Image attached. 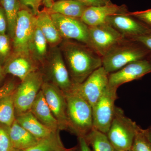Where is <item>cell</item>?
Returning <instances> with one entry per match:
<instances>
[{
	"label": "cell",
	"instance_id": "obj_1",
	"mask_svg": "<svg viewBox=\"0 0 151 151\" xmlns=\"http://www.w3.org/2000/svg\"><path fill=\"white\" fill-rule=\"evenodd\" d=\"M61 43L60 49L74 84L82 83L94 71L102 67V57L91 47L68 40Z\"/></svg>",
	"mask_w": 151,
	"mask_h": 151
},
{
	"label": "cell",
	"instance_id": "obj_2",
	"mask_svg": "<svg viewBox=\"0 0 151 151\" xmlns=\"http://www.w3.org/2000/svg\"><path fill=\"white\" fill-rule=\"evenodd\" d=\"M64 94L67 106L68 130L78 137H84L93 128L92 106L74 86L71 91Z\"/></svg>",
	"mask_w": 151,
	"mask_h": 151
},
{
	"label": "cell",
	"instance_id": "obj_3",
	"mask_svg": "<svg viewBox=\"0 0 151 151\" xmlns=\"http://www.w3.org/2000/svg\"><path fill=\"white\" fill-rule=\"evenodd\" d=\"M151 53L140 44L126 39L102 57V66L110 74L131 63L147 58Z\"/></svg>",
	"mask_w": 151,
	"mask_h": 151
},
{
	"label": "cell",
	"instance_id": "obj_4",
	"mask_svg": "<svg viewBox=\"0 0 151 151\" xmlns=\"http://www.w3.org/2000/svg\"><path fill=\"white\" fill-rule=\"evenodd\" d=\"M139 128L136 122L126 116L122 108L116 106L113 121L106 134L115 150L131 151Z\"/></svg>",
	"mask_w": 151,
	"mask_h": 151
},
{
	"label": "cell",
	"instance_id": "obj_5",
	"mask_svg": "<svg viewBox=\"0 0 151 151\" xmlns=\"http://www.w3.org/2000/svg\"><path fill=\"white\" fill-rule=\"evenodd\" d=\"M43 73L38 70L27 76L14 92V105L17 116L30 111L44 81Z\"/></svg>",
	"mask_w": 151,
	"mask_h": 151
},
{
	"label": "cell",
	"instance_id": "obj_6",
	"mask_svg": "<svg viewBox=\"0 0 151 151\" xmlns=\"http://www.w3.org/2000/svg\"><path fill=\"white\" fill-rule=\"evenodd\" d=\"M43 65L45 66L49 82L58 87L63 93L73 89L74 83L64 61L60 50L58 46L51 47Z\"/></svg>",
	"mask_w": 151,
	"mask_h": 151
},
{
	"label": "cell",
	"instance_id": "obj_7",
	"mask_svg": "<svg viewBox=\"0 0 151 151\" xmlns=\"http://www.w3.org/2000/svg\"><path fill=\"white\" fill-rule=\"evenodd\" d=\"M36 26V16L27 9H20L12 40L13 53L30 55V45Z\"/></svg>",
	"mask_w": 151,
	"mask_h": 151
},
{
	"label": "cell",
	"instance_id": "obj_8",
	"mask_svg": "<svg viewBox=\"0 0 151 151\" xmlns=\"http://www.w3.org/2000/svg\"><path fill=\"white\" fill-rule=\"evenodd\" d=\"M117 88L108 86L92 107L93 128L107 134L115 113Z\"/></svg>",
	"mask_w": 151,
	"mask_h": 151
},
{
	"label": "cell",
	"instance_id": "obj_9",
	"mask_svg": "<svg viewBox=\"0 0 151 151\" xmlns=\"http://www.w3.org/2000/svg\"><path fill=\"white\" fill-rule=\"evenodd\" d=\"M50 14L57 29L63 39L75 40L92 48L89 27L80 19L59 14Z\"/></svg>",
	"mask_w": 151,
	"mask_h": 151
},
{
	"label": "cell",
	"instance_id": "obj_10",
	"mask_svg": "<svg viewBox=\"0 0 151 151\" xmlns=\"http://www.w3.org/2000/svg\"><path fill=\"white\" fill-rule=\"evenodd\" d=\"M89 31L92 48L102 57L127 39L107 23L89 27Z\"/></svg>",
	"mask_w": 151,
	"mask_h": 151
},
{
	"label": "cell",
	"instance_id": "obj_11",
	"mask_svg": "<svg viewBox=\"0 0 151 151\" xmlns=\"http://www.w3.org/2000/svg\"><path fill=\"white\" fill-rule=\"evenodd\" d=\"M109 75L102 66L94 71L82 83L74 84V88L92 108L109 86Z\"/></svg>",
	"mask_w": 151,
	"mask_h": 151
},
{
	"label": "cell",
	"instance_id": "obj_12",
	"mask_svg": "<svg viewBox=\"0 0 151 151\" xmlns=\"http://www.w3.org/2000/svg\"><path fill=\"white\" fill-rule=\"evenodd\" d=\"M41 89L52 113L58 122L60 130H68L67 106L64 93L58 87L47 81H44Z\"/></svg>",
	"mask_w": 151,
	"mask_h": 151
},
{
	"label": "cell",
	"instance_id": "obj_13",
	"mask_svg": "<svg viewBox=\"0 0 151 151\" xmlns=\"http://www.w3.org/2000/svg\"><path fill=\"white\" fill-rule=\"evenodd\" d=\"M106 23L128 40L144 35L151 31L150 27L131 15L128 12L110 16L106 20Z\"/></svg>",
	"mask_w": 151,
	"mask_h": 151
},
{
	"label": "cell",
	"instance_id": "obj_14",
	"mask_svg": "<svg viewBox=\"0 0 151 151\" xmlns=\"http://www.w3.org/2000/svg\"><path fill=\"white\" fill-rule=\"evenodd\" d=\"M151 73V63L147 58L131 63L109 75V85L118 89L122 84L140 79Z\"/></svg>",
	"mask_w": 151,
	"mask_h": 151
},
{
	"label": "cell",
	"instance_id": "obj_15",
	"mask_svg": "<svg viewBox=\"0 0 151 151\" xmlns=\"http://www.w3.org/2000/svg\"><path fill=\"white\" fill-rule=\"evenodd\" d=\"M38 63L30 55L12 53L3 66L5 74H10L23 81L31 73L38 70Z\"/></svg>",
	"mask_w": 151,
	"mask_h": 151
},
{
	"label": "cell",
	"instance_id": "obj_16",
	"mask_svg": "<svg viewBox=\"0 0 151 151\" xmlns=\"http://www.w3.org/2000/svg\"><path fill=\"white\" fill-rule=\"evenodd\" d=\"M127 12L125 6H118L112 3L103 6H89L84 11L80 19L88 27L95 26L105 23L110 16Z\"/></svg>",
	"mask_w": 151,
	"mask_h": 151
},
{
	"label": "cell",
	"instance_id": "obj_17",
	"mask_svg": "<svg viewBox=\"0 0 151 151\" xmlns=\"http://www.w3.org/2000/svg\"><path fill=\"white\" fill-rule=\"evenodd\" d=\"M30 111L41 123L52 132L60 131L58 122L52 113L41 89L38 93Z\"/></svg>",
	"mask_w": 151,
	"mask_h": 151
},
{
	"label": "cell",
	"instance_id": "obj_18",
	"mask_svg": "<svg viewBox=\"0 0 151 151\" xmlns=\"http://www.w3.org/2000/svg\"><path fill=\"white\" fill-rule=\"evenodd\" d=\"M14 148L24 150L36 145L39 141L22 127L15 120L10 127L6 126Z\"/></svg>",
	"mask_w": 151,
	"mask_h": 151
},
{
	"label": "cell",
	"instance_id": "obj_19",
	"mask_svg": "<svg viewBox=\"0 0 151 151\" xmlns=\"http://www.w3.org/2000/svg\"><path fill=\"white\" fill-rule=\"evenodd\" d=\"M36 19L37 24L51 47L57 46L62 42L63 39L57 29L48 11L40 12Z\"/></svg>",
	"mask_w": 151,
	"mask_h": 151
},
{
	"label": "cell",
	"instance_id": "obj_20",
	"mask_svg": "<svg viewBox=\"0 0 151 151\" xmlns=\"http://www.w3.org/2000/svg\"><path fill=\"white\" fill-rule=\"evenodd\" d=\"M16 120L22 127L39 140L48 137L53 132L41 123L30 111L17 115Z\"/></svg>",
	"mask_w": 151,
	"mask_h": 151
},
{
	"label": "cell",
	"instance_id": "obj_21",
	"mask_svg": "<svg viewBox=\"0 0 151 151\" xmlns=\"http://www.w3.org/2000/svg\"><path fill=\"white\" fill-rule=\"evenodd\" d=\"M89 6L77 0H58L53 3L48 12L65 16L80 19L84 11Z\"/></svg>",
	"mask_w": 151,
	"mask_h": 151
},
{
	"label": "cell",
	"instance_id": "obj_22",
	"mask_svg": "<svg viewBox=\"0 0 151 151\" xmlns=\"http://www.w3.org/2000/svg\"><path fill=\"white\" fill-rule=\"evenodd\" d=\"M48 44L46 39L37 24L30 45L29 52L31 57L38 64L43 65L48 55Z\"/></svg>",
	"mask_w": 151,
	"mask_h": 151
},
{
	"label": "cell",
	"instance_id": "obj_23",
	"mask_svg": "<svg viewBox=\"0 0 151 151\" xmlns=\"http://www.w3.org/2000/svg\"><path fill=\"white\" fill-rule=\"evenodd\" d=\"M92 151H114L107 134L93 128L84 137Z\"/></svg>",
	"mask_w": 151,
	"mask_h": 151
},
{
	"label": "cell",
	"instance_id": "obj_24",
	"mask_svg": "<svg viewBox=\"0 0 151 151\" xmlns=\"http://www.w3.org/2000/svg\"><path fill=\"white\" fill-rule=\"evenodd\" d=\"M0 4L4 9L7 20L8 34L12 40L18 13L20 10V3L19 0H1Z\"/></svg>",
	"mask_w": 151,
	"mask_h": 151
},
{
	"label": "cell",
	"instance_id": "obj_25",
	"mask_svg": "<svg viewBox=\"0 0 151 151\" xmlns=\"http://www.w3.org/2000/svg\"><path fill=\"white\" fill-rule=\"evenodd\" d=\"M65 148L58 131L41 139L35 145L22 151H62Z\"/></svg>",
	"mask_w": 151,
	"mask_h": 151
},
{
	"label": "cell",
	"instance_id": "obj_26",
	"mask_svg": "<svg viewBox=\"0 0 151 151\" xmlns=\"http://www.w3.org/2000/svg\"><path fill=\"white\" fill-rule=\"evenodd\" d=\"M14 92L0 100V123L6 127L11 126L16 120Z\"/></svg>",
	"mask_w": 151,
	"mask_h": 151
},
{
	"label": "cell",
	"instance_id": "obj_27",
	"mask_svg": "<svg viewBox=\"0 0 151 151\" xmlns=\"http://www.w3.org/2000/svg\"><path fill=\"white\" fill-rule=\"evenodd\" d=\"M12 53V40L7 34H0V64H5Z\"/></svg>",
	"mask_w": 151,
	"mask_h": 151
},
{
	"label": "cell",
	"instance_id": "obj_28",
	"mask_svg": "<svg viewBox=\"0 0 151 151\" xmlns=\"http://www.w3.org/2000/svg\"><path fill=\"white\" fill-rule=\"evenodd\" d=\"M131 151H151V144L146 137L144 129L140 127L132 145Z\"/></svg>",
	"mask_w": 151,
	"mask_h": 151
},
{
	"label": "cell",
	"instance_id": "obj_29",
	"mask_svg": "<svg viewBox=\"0 0 151 151\" xmlns=\"http://www.w3.org/2000/svg\"><path fill=\"white\" fill-rule=\"evenodd\" d=\"M13 148L6 128L0 126V151H11Z\"/></svg>",
	"mask_w": 151,
	"mask_h": 151
},
{
	"label": "cell",
	"instance_id": "obj_30",
	"mask_svg": "<svg viewBox=\"0 0 151 151\" xmlns=\"http://www.w3.org/2000/svg\"><path fill=\"white\" fill-rule=\"evenodd\" d=\"M129 14L151 28V9Z\"/></svg>",
	"mask_w": 151,
	"mask_h": 151
},
{
	"label": "cell",
	"instance_id": "obj_31",
	"mask_svg": "<svg viewBox=\"0 0 151 151\" xmlns=\"http://www.w3.org/2000/svg\"><path fill=\"white\" fill-rule=\"evenodd\" d=\"M21 5L27 8L35 15L40 12L39 7L41 0H19Z\"/></svg>",
	"mask_w": 151,
	"mask_h": 151
},
{
	"label": "cell",
	"instance_id": "obj_32",
	"mask_svg": "<svg viewBox=\"0 0 151 151\" xmlns=\"http://www.w3.org/2000/svg\"><path fill=\"white\" fill-rule=\"evenodd\" d=\"M137 42L151 52V31L144 35L129 40Z\"/></svg>",
	"mask_w": 151,
	"mask_h": 151
},
{
	"label": "cell",
	"instance_id": "obj_33",
	"mask_svg": "<svg viewBox=\"0 0 151 151\" xmlns=\"http://www.w3.org/2000/svg\"><path fill=\"white\" fill-rule=\"evenodd\" d=\"M16 89L15 84L13 81H10L0 87V100L13 93Z\"/></svg>",
	"mask_w": 151,
	"mask_h": 151
},
{
	"label": "cell",
	"instance_id": "obj_34",
	"mask_svg": "<svg viewBox=\"0 0 151 151\" xmlns=\"http://www.w3.org/2000/svg\"><path fill=\"white\" fill-rule=\"evenodd\" d=\"M8 30V22L4 9L0 4V34H5Z\"/></svg>",
	"mask_w": 151,
	"mask_h": 151
},
{
	"label": "cell",
	"instance_id": "obj_35",
	"mask_svg": "<svg viewBox=\"0 0 151 151\" xmlns=\"http://www.w3.org/2000/svg\"><path fill=\"white\" fill-rule=\"evenodd\" d=\"M86 4L88 6L104 5L111 3L110 0H77Z\"/></svg>",
	"mask_w": 151,
	"mask_h": 151
},
{
	"label": "cell",
	"instance_id": "obj_36",
	"mask_svg": "<svg viewBox=\"0 0 151 151\" xmlns=\"http://www.w3.org/2000/svg\"><path fill=\"white\" fill-rule=\"evenodd\" d=\"M77 151H92L84 137H78Z\"/></svg>",
	"mask_w": 151,
	"mask_h": 151
},
{
	"label": "cell",
	"instance_id": "obj_37",
	"mask_svg": "<svg viewBox=\"0 0 151 151\" xmlns=\"http://www.w3.org/2000/svg\"><path fill=\"white\" fill-rule=\"evenodd\" d=\"M146 137L151 144V126L146 129H144Z\"/></svg>",
	"mask_w": 151,
	"mask_h": 151
},
{
	"label": "cell",
	"instance_id": "obj_38",
	"mask_svg": "<svg viewBox=\"0 0 151 151\" xmlns=\"http://www.w3.org/2000/svg\"><path fill=\"white\" fill-rule=\"evenodd\" d=\"M43 1L45 4L48 9L51 7L53 3L52 2V0H43Z\"/></svg>",
	"mask_w": 151,
	"mask_h": 151
},
{
	"label": "cell",
	"instance_id": "obj_39",
	"mask_svg": "<svg viewBox=\"0 0 151 151\" xmlns=\"http://www.w3.org/2000/svg\"><path fill=\"white\" fill-rule=\"evenodd\" d=\"M5 75V74L4 72L3 67L0 64V83L3 80Z\"/></svg>",
	"mask_w": 151,
	"mask_h": 151
},
{
	"label": "cell",
	"instance_id": "obj_40",
	"mask_svg": "<svg viewBox=\"0 0 151 151\" xmlns=\"http://www.w3.org/2000/svg\"><path fill=\"white\" fill-rule=\"evenodd\" d=\"M62 151H77V147H74L72 148L68 149L65 148Z\"/></svg>",
	"mask_w": 151,
	"mask_h": 151
},
{
	"label": "cell",
	"instance_id": "obj_41",
	"mask_svg": "<svg viewBox=\"0 0 151 151\" xmlns=\"http://www.w3.org/2000/svg\"><path fill=\"white\" fill-rule=\"evenodd\" d=\"M147 59L151 63V53L150 54V55H149V56L148 57Z\"/></svg>",
	"mask_w": 151,
	"mask_h": 151
},
{
	"label": "cell",
	"instance_id": "obj_42",
	"mask_svg": "<svg viewBox=\"0 0 151 151\" xmlns=\"http://www.w3.org/2000/svg\"><path fill=\"white\" fill-rule=\"evenodd\" d=\"M11 151H22V150H17V149H16L14 148H13L12 149V150Z\"/></svg>",
	"mask_w": 151,
	"mask_h": 151
},
{
	"label": "cell",
	"instance_id": "obj_43",
	"mask_svg": "<svg viewBox=\"0 0 151 151\" xmlns=\"http://www.w3.org/2000/svg\"><path fill=\"white\" fill-rule=\"evenodd\" d=\"M114 151H118L116 150H114Z\"/></svg>",
	"mask_w": 151,
	"mask_h": 151
},
{
	"label": "cell",
	"instance_id": "obj_44",
	"mask_svg": "<svg viewBox=\"0 0 151 151\" xmlns=\"http://www.w3.org/2000/svg\"><path fill=\"white\" fill-rule=\"evenodd\" d=\"M1 0H0V2H1Z\"/></svg>",
	"mask_w": 151,
	"mask_h": 151
}]
</instances>
